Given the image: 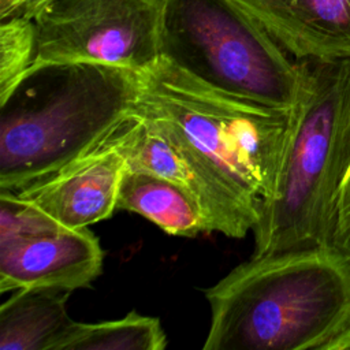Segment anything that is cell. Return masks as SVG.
I'll return each instance as SVG.
<instances>
[{"label":"cell","mask_w":350,"mask_h":350,"mask_svg":"<svg viewBox=\"0 0 350 350\" xmlns=\"http://www.w3.org/2000/svg\"><path fill=\"white\" fill-rule=\"evenodd\" d=\"M204 293V350H336L350 329V256L338 247L252 256Z\"/></svg>","instance_id":"1"},{"label":"cell","mask_w":350,"mask_h":350,"mask_svg":"<svg viewBox=\"0 0 350 350\" xmlns=\"http://www.w3.org/2000/svg\"><path fill=\"white\" fill-rule=\"evenodd\" d=\"M141 72L104 63L31 64L0 97V190L21 191L77 161L135 109Z\"/></svg>","instance_id":"2"},{"label":"cell","mask_w":350,"mask_h":350,"mask_svg":"<svg viewBox=\"0 0 350 350\" xmlns=\"http://www.w3.org/2000/svg\"><path fill=\"white\" fill-rule=\"evenodd\" d=\"M273 196L260 204L253 257L335 247L350 168V59H304Z\"/></svg>","instance_id":"3"},{"label":"cell","mask_w":350,"mask_h":350,"mask_svg":"<svg viewBox=\"0 0 350 350\" xmlns=\"http://www.w3.org/2000/svg\"><path fill=\"white\" fill-rule=\"evenodd\" d=\"M139 72L137 109L180 134L241 200L260 211V204L275 193L293 108L227 94L163 56Z\"/></svg>","instance_id":"4"},{"label":"cell","mask_w":350,"mask_h":350,"mask_svg":"<svg viewBox=\"0 0 350 350\" xmlns=\"http://www.w3.org/2000/svg\"><path fill=\"white\" fill-rule=\"evenodd\" d=\"M161 56L227 94L284 109L298 100L299 60L230 0H167Z\"/></svg>","instance_id":"5"},{"label":"cell","mask_w":350,"mask_h":350,"mask_svg":"<svg viewBox=\"0 0 350 350\" xmlns=\"http://www.w3.org/2000/svg\"><path fill=\"white\" fill-rule=\"evenodd\" d=\"M165 7L167 0H53L34 18V63L92 62L144 71L161 56Z\"/></svg>","instance_id":"6"},{"label":"cell","mask_w":350,"mask_h":350,"mask_svg":"<svg viewBox=\"0 0 350 350\" xmlns=\"http://www.w3.org/2000/svg\"><path fill=\"white\" fill-rule=\"evenodd\" d=\"M111 139L126 167L167 178L186 187L198 201L209 231L243 238L258 220V211L241 200L212 164L165 122L134 109Z\"/></svg>","instance_id":"7"},{"label":"cell","mask_w":350,"mask_h":350,"mask_svg":"<svg viewBox=\"0 0 350 350\" xmlns=\"http://www.w3.org/2000/svg\"><path fill=\"white\" fill-rule=\"evenodd\" d=\"M97 237L85 228L55 231L0 242V291L88 287L103 271Z\"/></svg>","instance_id":"8"},{"label":"cell","mask_w":350,"mask_h":350,"mask_svg":"<svg viewBox=\"0 0 350 350\" xmlns=\"http://www.w3.org/2000/svg\"><path fill=\"white\" fill-rule=\"evenodd\" d=\"M124 168L109 134L77 161L16 194L66 228H85L116 211Z\"/></svg>","instance_id":"9"},{"label":"cell","mask_w":350,"mask_h":350,"mask_svg":"<svg viewBox=\"0 0 350 350\" xmlns=\"http://www.w3.org/2000/svg\"><path fill=\"white\" fill-rule=\"evenodd\" d=\"M295 60L350 59V0H230Z\"/></svg>","instance_id":"10"},{"label":"cell","mask_w":350,"mask_h":350,"mask_svg":"<svg viewBox=\"0 0 350 350\" xmlns=\"http://www.w3.org/2000/svg\"><path fill=\"white\" fill-rule=\"evenodd\" d=\"M70 293L19 288L0 308V349L62 350L78 323L67 312Z\"/></svg>","instance_id":"11"},{"label":"cell","mask_w":350,"mask_h":350,"mask_svg":"<svg viewBox=\"0 0 350 350\" xmlns=\"http://www.w3.org/2000/svg\"><path fill=\"white\" fill-rule=\"evenodd\" d=\"M116 209L138 213L170 235L193 238L201 232H211L191 191L176 182L145 171L124 168Z\"/></svg>","instance_id":"12"},{"label":"cell","mask_w":350,"mask_h":350,"mask_svg":"<svg viewBox=\"0 0 350 350\" xmlns=\"http://www.w3.org/2000/svg\"><path fill=\"white\" fill-rule=\"evenodd\" d=\"M167 335L160 319L134 310L118 320L77 323L62 350H163Z\"/></svg>","instance_id":"13"},{"label":"cell","mask_w":350,"mask_h":350,"mask_svg":"<svg viewBox=\"0 0 350 350\" xmlns=\"http://www.w3.org/2000/svg\"><path fill=\"white\" fill-rule=\"evenodd\" d=\"M33 19L16 16L0 25V97L5 96L36 59Z\"/></svg>","instance_id":"14"},{"label":"cell","mask_w":350,"mask_h":350,"mask_svg":"<svg viewBox=\"0 0 350 350\" xmlns=\"http://www.w3.org/2000/svg\"><path fill=\"white\" fill-rule=\"evenodd\" d=\"M60 227L63 226L16 193L0 190V242L38 235Z\"/></svg>","instance_id":"15"},{"label":"cell","mask_w":350,"mask_h":350,"mask_svg":"<svg viewBox=\"0 0 350 350\" xmlns=\"http://www.w3.org/2000/svg\"><path fill=\"white\" fill-rule=\"evenodd\" d=\"M350 245V168L347 171L346 179L343 182L340 201H339V212H338V223L334 238V246L346 252Z\"/></svg>","instance_id":"16"},{"label":"cell","mask_w":350,"mask_h":350,"mask_svg":"<svg viewBox=\"0 0 350 350\" xmlns=\"http://www.w3.org/2000/svg\"><path fill=\"white\" fill-rule=\"evenodd\" d=\"M53 0H0V19L27 18L33 19Z\"/></svg>","instance_id":"17"},{"label":"cell","mask_w":350,"mask_h":350,"mask_svg":"<svg viewBox=\"0 0 350 350\" xmlns=\"http://www.w3.org/2000/svg\"><path fill=\"white\" fill-rule=\"evenodd\" d=\"M346 253L350 256V245L347 246ZM349 349H350V329H349V332L342 338V340L336 346V350H349Z\"/></svg>","instance_id":"18"}]
</instances>
